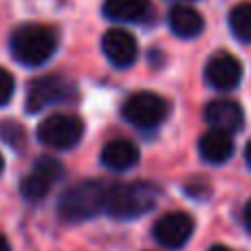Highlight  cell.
Returning a JSON list of instances; mask_svg holds the SVG:
<instances>
[{
    "label": "cell",
    "instance_id": "obj_3",
    "mask_svg": "<svg viewBox=\"0 0 251 251\" xmlns=\"http://www.w3.org/2000/svg\"><path fill=\"white\" fill-rule=\"evenodd\" d=\"M156 187L152 183H110L106 214L113 218H137L150 212L156 203Z\"/></svg>",
    "mask_w": 251,
    "mask_h": 251
},
{
    "label": "cell",
    "instance_id": "obj_6",
    "mask_svg": "<svg viewBox=\"0 0 251 251\" xmlns=\"http://www.w3.org/2000/svg\"><path fill=\"white\" fill-rule=\"evenodd\" d=\"M64 178V165L55 156H40L20 183V192L26 201H40Z\"/></svg>",
    "mask_w": 251,
    "mask_h": 251
},
{
    "label": "cell",
    "instance_id": "obj_1",
    "mask_svg": "<svg viewBox=\"0 0 251 251\" xmlns=\"http://www.w3.org/2000/svg\"><path fill=\"white\" fill-rule=\"evenodd\" d=\"M108 190L110 183L97 181V178L75 183L73 187H69L62 194L60 203H57V212L69 223H79L86 221V218H93L97 214L106 212Z\"/></svg>",
    "mask_w": 251,
    "mask_h": 251
},
{
    "label": "cell",
    "instance_id": "obj_5",
    "mask_svg": "<svg viewBox=\"0 0 251 251\" xmlns=\"http://www.w3.org/2000/svg\"><path fill=\"white\" fill-rule=\"evenodd\" d=\"M122 115L128 124L143 128V130H150V128H156L165 119V115H168V101L161 95L150 93V91L134 93V95H130L126 100Z\"/></svg>",
    "mask_w": 251,
    "mask_h": 251
},
{
    "label": "cell",
    "instance_id": "obj_14",
    "mask_svg": "<svg viewBox=\"0 0 251 251\" xmlns=\"http://www.w3.org/2000/svg\"><path fill=\"white\" fill-rule=\"evenodd\" d=\"M168 25L172 29V33L178 35V38H196L203 31L205 20L196 9L187 7V4H176L168 13Z\"/></svg>",
    "mask_w": 251,
    "mask_h": 251
},
{
    "label": "cell",
    "instance_id": "obj_4",
    "mask_svg": "<svg viewBox=\"0 0 251 251\" xmlns=\"http://www.w3.org/2000/svg\"><path fill=\"white\" fill-rule=\"evenodd\" d=\"M84 134V124L75 115H49L38 126V141L53 150H69L77 146Z\"/></svg>",
    "mask_w": 251,
    "mask_h": 251
},
{
    "label": "cell",
    "instance_id": "obj_21",
    "mask_svg": "<svg viewBox=\"0 0 251 251\" xmlns=\"http://www.w3.org/2000/svg\"><path fill=\"white\" fill-rule=\"evenodd\" d=\"M245 159H247V165L251 168V141L247 143V148H245Z\"/></svg>",
    "mask_w": 251,
    "mask_h": 251
},
{
    "label": "cell",
    "instance_id": "obj_19",
    "mask_svg": "<svg viewBox=\"0 0 251 251\" xmlns=\"http://www.w3.org/2000/svg\"><path fill=\"white\" fill-rule=\"evenodd\" d=\"M245 227H247V231L251 234V201L247 203V207H245Z\"/></svg>",
    "mask_w": 251,
    "mask_h": 251
},
{
    "label": "cell",
    "instance_id": "obj_13",
    "mask_svg": "<svg viewBox=\"0 0 251 251\" xmlns=\"http://www.w3.org/2000/svg\"><path fill=\"white\" fill-rule=\"evenodd\" d=\"M199 152L207 163H225L234 154V139L231 134L221 132V130H209L199 139Z\"/></svg>",
    "mask_w": 251,
    "mask_h": 251
},
{
    "label": "cell",
    "instance_id": "obj_22",
    "mask_svg": "<svg viewBox=\"0 0 251 251\" xmlns=\"http://www.w3.org/2000/svg\"><path fill=\"white\" fill-rule=\"evenodd\" d=\"M209 251H231V249H229V247H225V245H214V247L209 249Z\"/></svg>",
    "mask_w": 251,
    "mask_h": 251
},
{
    "label": "cell",
    "instance_id": "obj_8",
    "mask_svg": "<svg viewBox=\"0 0 251 251\" xmlns=\"http://www.w3.org/2000/svg\"><path fill=\"white\" fill-rule=\"evenodd\" d=\"M205 79L216 91H231L243 79V64L238 57L227 51L214 53L205 64Z\"/></svg>",
    "mask_w": 251,
    "mask_h": 251
},
{
    "label": "cell",
    "instance_id": "obj_23",
    "mask_svg": "<svg viewBox=\"0 0 251 251\" xmlns=\"http://www.w3.org/2000/svg\"><path fill=\"white\" fill-rule=\"evenodd\" d=\"M2 168H4V159H2V154H0V172H2Z\"/></svg>",
    "mask_w": 251,
    "mask_h": 251
},
{
    "label": "cell",
    "instance_id": "obj_2",
    "mask_svg": "<svg viewBox=\"0 0 251 251\" xmlns=\"http://www.w3.org/2000/svg\"><path fill=\"white\" fill-rule=\"evenodd\" d=\"M57 49L55 29L47 25H22L11 33L9 51L13 60L22 66H40L49 62V57Z\"/></svg>",
    "mask_w": 251,
    "mask_h": 251
},
{
    "label": "cell",
    "instance_id": "obj_16",
    "mask_svg": "<svg viewBox=\"0 0 251 251\" xmlns=\"http://www.w3.org/2000/svg\"><path fill=\"white\" fill-rule=\"evenodd\" d=\"M229 29L240 42H251V2H240L231 9Z\"/></svg>",
    "mask_w": 251,
    "mask_h": 251
},
{
    "label": "cell",
    "instance_id": "obj_11",
    "mask_svg": "<svg viewBox=\"0 0 251 251\" xmlns=\"http://www.w3.org/2000/svg\"><path fill=\"white\" fill-rule=\"evenodd\" d=\"M205 122L212 126V130H221V132H236L243 128L245 113L240 108L238 101L234 100H214L205 106Z\"/></svg>",
    "mask_w": 251,
    "mask_h": 251
},
{
    "label": "cell",
    "instance_id": "obj_10",
    "mask_svg": "<svg viewBox=\"0 0 251 251\" xmlns=\"http://www.w3.org/2000/svg\"><path fill=\"white\" fill-rule=\"evenodd\" d=\"M101 51L115 69H128L139 55L137 40L124 29H108L101 38Z\"/></svg>",
    "mask_w": 251,
    "mask_h": 251
},
{
    "label": "cell",
    "instance_id": "obj_12",
    "mask_svg": "<svg viewBox=\"0 0 251 251\" xmlns=\"http://www.w3.org/2000/svg\"><path fill=\"white\" fill-rule=\"evenodd\" d=\"M101 165L113 172H126L139 161V150L128 139H113L101 148Z\"/></svg>",
    "mask_w": 251,
    "mask_h": 251
},
{
    "label": "cell",
    "instance_id": "obj_18",
    "mask_svg": "<svg viewBox=\"0 0 251 251\" xmlns=\"http://www.w3.org/2000/svg\"><path fill=\"white\" fill-rule=\"evenodd\" d=\"M13 91H16V79H13V75L7 69L0 66V106H4L11 100Z\"/></svg>",
    "mask_w": 251,
    "mask_h": 251
},
{
    "label": "cell",
    "instance_id": "obj_20",
    "mask_svg": "<svg viewBox=\"0 0 251 251\" xmlns=\"http://www.w3.org/2000/svg\"><path fill=\"white\" fill-rule=\"evenodd\" d=\"M0 251H11V247H9V240L4 238L2 234H0Z\"/></svg>",
    "mask_w": 251,
    "mask_h": 251
},
{
    "label": "cell",
    "instance_id": "obj_7",
    "mask_svg": "<svg viewBox=\"0 0 251 251\" xmlns=\"http://www.w3.org/2000/svg\"><path fill=\"white\" fill-rule=\"evenodd\" d=\"M71 95V84L60 75H44L29 84L26 91V113H40L53 104H60Z\"/></svg>",
    "mask_w": 251,
    "mask_h": 251
},
{
    "label": "cell",
    "instance_id": "obj_17",
    "mask_svg": "<svg viewBox=\"0 0 251 251\" xmlns=\"http://www.w3.org/2000/svg\"><path fill=\"white\" fill-rule=\"evenodd\" d=\"M0 132H2V139L13 148H22V141H25V130L18 124H2L0 126Z\"/></svg>",
    "mask_w": 251,
    "mask_h": 251
},
{
    "label": "cell",
    "instance_id": "obj_9",
    "mask_svg": "<svg viewBox=\"0 0 251 251\" xmlns=\"http://www.w3.org/2000/svg\"><path fill=\"white\" fill-rule=\"evenodd\" d=\"M192 231H194V221L190 214L185 212H170L165 216H161L154 223V234L156 243L163 245L168 249H181L183 245L190 240Z\"/></svg>",
    "mask_w": 251,
    "mask_h": 251
},
{
    "label": "cell",
    "instance_id": "obj_15",
    "mask_svg": "<svg viewBox=\"0 0 251 251\" xmlns=\"http://www.w3.org/2000/svg\"><path fill=\"white\" fill-rule=\"evenodd\" d=\"M150 9V0H104L101 11L117 22H137Z\"/></svg>",
    "mask_w": 251,
    "mask_h": 251
}]
</instances>
